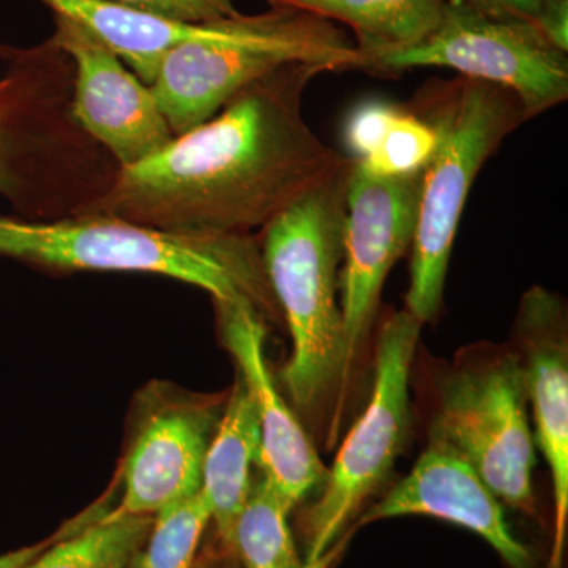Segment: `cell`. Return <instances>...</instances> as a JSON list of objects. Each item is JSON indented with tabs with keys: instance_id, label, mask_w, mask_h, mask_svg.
<instances>
[{
	"instance_id": "1",
	"label": "cell",
	"mask_w": 568,
	"mask_h": 568,
	"mask_svg": "<svg viewBox=\"0 0 568 568\" xmlns=\"http://www.w3.org/2000/svg\"><path fill=\"white\" fill-rule=\"evenodd\" d=\"M327 71L290 63L265 74L209 121L144 162L121 168L114 185L84 213L173 233L263 230L349 160L321 141L302 112L305 89Z\"/></svg>"
},
{
	"instance_id": "2",
	"label": "cell",
	"mask_w": 568,
	"mask_h": 568,
	"mask_svg": "<svg viewBox=\"0 0 568 568\" xmlns=\"http://www.w3.org/2000/svg\"><path fill=\"white\" fill-rule=\"evenodd\" d=\"M73 80V61L51 37L0 44V196L21 219L81 215L121 170L74 121Z\"/></svg>"
},
{
	"instance_id": "3",
	"label": "cell",
	"mask_w": 568,
	"mask_h": 568,
	"mask_svg": "<svg viewBox=\"0 0 568 568\" xmlns=\"http://www.w3.org/2000/svg\"><path fill=\"white\" fill-rule=\"evenodd\" d=\"M0 256L58 271L168 276L207 291L215 304L282 315L252 235L173 233L99 213L51 222L0 215Z\"/></svg>"
},
{
	"instance_id": "4",
	"label": "cell",
	"mask_w": 568,
	"mask_h": 568,
	"mask_svg": "<svg viewBox=\"0 0 568 568\" xmlns=\"http://www.w3.org/2000/svg\"><path fill=\"white\" fill-rule=\"evenodd\" d=\"M354 160L287 205L261 230V260L293 353L283 383L302 410L324 405L349 375L338 301L346 192Z\"/></svg>"
},
{
	"instance_id": "5",
	"label": "cell",
	"mask_w": 568,
	"mask_h": 568,
	"mask_svg": "<svg viewBox=\"0 0 568 568\" xmlns=\"http://www.w3.org/2000/svg\"><path fill=\"white\" fill-rule=\"evenodd\" d=\"M407 108L436 134L435 151L422 170L405 298L407 312L425 324L435 320L443 305L452 248L470 186L489 156L528 118L510 89L459 74L426 82Z\"/></svg>"
},
{
	"instance_id": "6",
	"label": "cell",
	"mask_w": 568,
	"mask_h": 568,
	"mask_svg": "<svg viewBox=\"0 0 568 568\" xmlns=\"http://www.w3.org/2000/svg\"><path fill=\"white\" fill-rule=\"evenodd\" d=\"M290 63L361 70L362 59L335 22L291 7L213 21L203 39L164 55L151 89L175 136L213 118L246 85Z\"/></svg>"
},
{
	"instance_id": "7",
	"label": "cell",
	"mask_w": 568,
	"mask_h": 568,
	"mask_svg": "<svg viewBox=\"0 0 568 568\" xmlns=\"http://www.w3.org/2000/svg\"><path fill=\"white\" fill-rule=\"evenodd\" d=\"M484 353L444 381L429 437L457 450L500 503L530 514L537 452L525 373L515 351Z\"/></svg>"
},
{
	"instance_id": "8",
	"label": "cell",
	"mask_w": 568,
	"mask_h": 568,
	"mask_svg": "<svg viewBox=\"0 0 568 568\" xmlns=\"http://www.w3.org/2000/svg\"><path fill=\"white\" fill-rule=\"evenodd\" d=\"M417 67H446L510 89L528 121L568 97L567 52L549 43L536 21L488 13L469 0H447L439 24L422 43L377 58L364 71L388 77Z\"/></svg>"
},
{
	"instance_id": "9",
	"label": "cell",
	"mask_w": 568,
	"mask_h": 568,
	"mask_svg": "<svg viewBox=\"0 0 568 568\" xmlns=\"http://www.w3.org/2000/svg\"><path fill=\"white\" fill-rule=\"evenodd\" d=\"M422 327L406 308L381 324L372 396L327 469L323 495L310 511L304 562H315L334 547L346 523L394 469L409 433L410 366Z\"/></svg>"
},
{
	"instance_id": "10",
	"label": "cell",
	"mask_w": 568,
	"mask_h": 568,
	"mask_svg": "<svg viewBox=\"0 0 568 568\" xmlns=\"http://www.w3.org/2000/svg\"><path fill=\"white\" fill-rule=\"evenodd\" d=\"M420 192L422 171L405 178H375L353 164L339 271L349 368L375 324L392 267L413 246Z\"/></svg>"
},
{
	"instance_id": "11",
	"label": "cell",
	"mask_w": 568,
	"mask_h": 568,
	"mask_svg": "<svg viewBox=\"0 0 568 568\" xmlns=\"http://www.w3.org/2000/svg\"><path fill=\"white\" fill-rule=\"evenodd\" d=\"M51 39L74 63L71 112L74 121L110 153L119 168L148 160L175 134L151 85L78 22L54 14Z\"/></svg>"
},
{
	"instance_id": "12",
	"label": "cell",
	"mask_w": 568,
	"mask_h": 568,
	"mask_svg": "<svg viewBox=\"0 0 568 568\" xmlns=\"http://www.w3.org/2000/svg\"><path fill=\"white\" fill-rule=\"evenodd\" d=\"M514 338L536 424V446L551 473L555 540L547 568H562L568 525V343L566 306L536 286L523 295Z\"/></svg>"
},
{
	"instance_id": "13",
	"label": "cell",
	"mask_w": 568,
	"mask_h": 568,
	"mask_svg": "<svg viewBox=\"0 0 568 568\" xmlns=\"http://www.w3.org/2000/svg\"><path fill=\"white\" fill-rule=\"evenodd\" d=\"M215 306L224 346L237 364L260 424L261 476L293 510L324 484L327 467L275 386L264 355V316L245 304L216 302Z\"/></svg>"
},
{
	"instance_id": "14",
	"label": "cell",
	"mask_w": 568,
	"mask_h": 568,
	"mask_svg": "<svg viewBox=\"0 0 568 568\" xmlns=\"http://www.w3.org/2000/svg\"><path fill=\"white\" fill-rule=\"evenodd\" d=\"M407 515L454 523L477 534L510 568H529V549L508 526L503 504L457 450L435 437L410 473L362 517L361 525Z\"/></svg>"
},
{
	"instance_id": "15",
	"label": "cell",
	"mask_w": 568,
	"mask_h": 568,
	"mask_svg": "<svg viewBox=\"0 0 568 568\" xmlns=\"http://www.w3.org/2000/svg\"><path fill=\"white\" fill-rule=\"evenodd\" d=\"M212 428L211 413L197 407H166L153 414L123 466L119 510L155 517L171 504L197 495Z\"/></svg>"
},
{
	"instance_id": "16",
	"label": "cell",
	"mask_w": 568,
	"mask_h": 568,
	"mask_svg": "<svg viewBox=\"0 0 568 568\" xmlns=\"http://www.w3.org/2000/svg\"><path fill=\"white\" fill-rule=\"evenodd\" d=\"M205 454L201 495L212 521L233 548L235 521L252 491V467L260 459L261 433L252 396L241 377Z\"/></svg>"
},
{
	"instance_id": "17",
	"label": "cell",
	"mask_w": 568,
	"mask_h": 568,
	"mask_svg": "<svg viewBox=\"0 0 568 568\" xmlns=\"http://www.w3.org/2000/svg\"><path fill=\"white\" fill-rule=\"evenodd\" d=\"M353 29L364 70L383 55L422 43L439 24L447 0H265Z\"/></svg>"
},
{
	"instance_id": "18",
	"label": "cell",
	"mask_w": 568,
	"mask_h": 568,
	"mask_svg": "<svg viewBox=\"0 0 568 568\" xmlns=\"http://www.w3.org/2000/svg\"><path fill=\"white\" fill-rule=\"evenodd\" d=\"M153 517L115 510L59 544H48L20 568H132L152 529Z\"/></svg>"
},
{
	"instance_id": "19",
	"label": "cell",
	"mask_w": 568,
	"mask_h": 568,
	"mask_svg": "<svg viewBox=\"0 0 568 568\" xmlns=\"http://www.w3.org/2000/svg\"><path fill=\"white\" fill-rule=\"evenodd\" d=\"M290 514V506L261 476L234 526L233 549L245 568H304L287 521Z\"/></svg>"
},
{
	"instance_id": "20",
	"label": "cell",
	"mask_w": 568,
	"mask_h": 568,
	"mask_svg": "<svg viewBox=\"0 0 568 568\" xmlns=\"http://www.w3.org/2000/svg\"><path fill=\"white\" fill-rule=\"evenodd\" d=\"M211 510L201 491L171 504L153 517L136 568H190Z\"/></svg>"
},
{
	"instance_id": "21",
	"label": "cell",
	"mask_w": 568,
	"mask_h": 568,
	"mask_svg": "<svg viewBox=\"0 0 568 568\" xmlns=\"http://www.w3.org/2000/svg\"><path fill=\"white\" fill-rule=\"evenodd\" d=\"M435 145L436 134L432 125L407 104H399L375 151L354 162L364 173L375 178H405L424 170Z\"/></svg>"
},
{
	"instance_id": "22",
	"label": "cell",
	"mask_w": 568,
	"mask_h": 568,
	"mask_svg": "<svg viewBox=\"0 0 568 568\" xmlns=\"http://www.w3.org/2000/svg\"><path fill=\"white\" fill-rule=\"evenodd\" d=\"M398 110L399 104L368 100L351 112L345 126V142L353 153L351 159L364 160L375 151Z\"/></svg>"
},
{
	"instance_id": "23",
	"label": "cell",
	"mask_w": 568,
	"mask_h": 568,
	"mask_svg": "<svg viewBox=\"0 0 568 568\" xmlns=\"http://www.w3.org/2000/svg\"><path fill=\"white\" fill-rule=\"evenodd\" d=\"M103 2L145 11L168 20L190 22V24L222 20L239 13L233 0H103Z\"/></svg>"
},
{
	"instance_id": "24",
	"label": "cell",
	"mask_w": 568,
	"mask_h": 568,
	"mask_svg": "<svg viewBox=\"0 0 568 568\" xmlns=\"http://www.w3.org/2000/svg\"><path fill=\"white\" fill-rule=\"evenodd\" d=\"M536 24L549 43L568 51V0H540Z\"/></svg>"
},
{
	"instance_id": "25",
	"label": "cell",
	"mask_w": 568,
	"mask_h": 568,
	"mask_svg": "<svg viewBox=\"0 0 568 568\" xmlns=\"http://www.w3.org/2000/svg\"><path fill=\"white\" fill-rule=\"evenodd\" d=\"M469 2L488 13L536 21L540 0H469Z\"/></svg>"
},
{
	"instance_id": "26",
	"label": "cell",
	"mask_w": 568,
	"mask_h": 568,
	"mask_svg": "<svg viewBox=\"0 0 568 568\" xmlns=\"http://www.w3.org/2000/svg\"><path fill=\"white\" fill-rule=\"evenodd\" d=\"M47 547L48 541H43V544L32 545V547H24L6 552V555L0 556V568H20L24 566L26 562H29V560L36 558V556Z\"/></svg>"
},
{
	"instance_id": "27",
	"label": "cell",
	"mask_w": 568,
	"mask_h": 568,
	"mask_svg": "<svg viewBox=\"0 0 568 568\" xmlns=\"http://www.w3.org/2000/svg\"><path fill=\"white\" fill-rule=\"evenodd\" d=\"M346 538L342 541H336L334 547L328 549L327 552L323 556V558L315 560V562H304V568H331L332 564L335 562L336 558H338L339 552L345 548Z\"/></svg>"
},
{
	"instance_id": "28",
	"label": "cell",
	"mask_w": 568,
	"mask_h": 568,
	"mask_svg": "<svg viewBox=\"0 0 568 568\" xmlns=\"http://www.w3.org/2000/svg\"><path fill=\"white\" fill-rule=\"evenodd\" d=\"M134 568H136V567H134Z\"/></svg>"
}]
</instances>
